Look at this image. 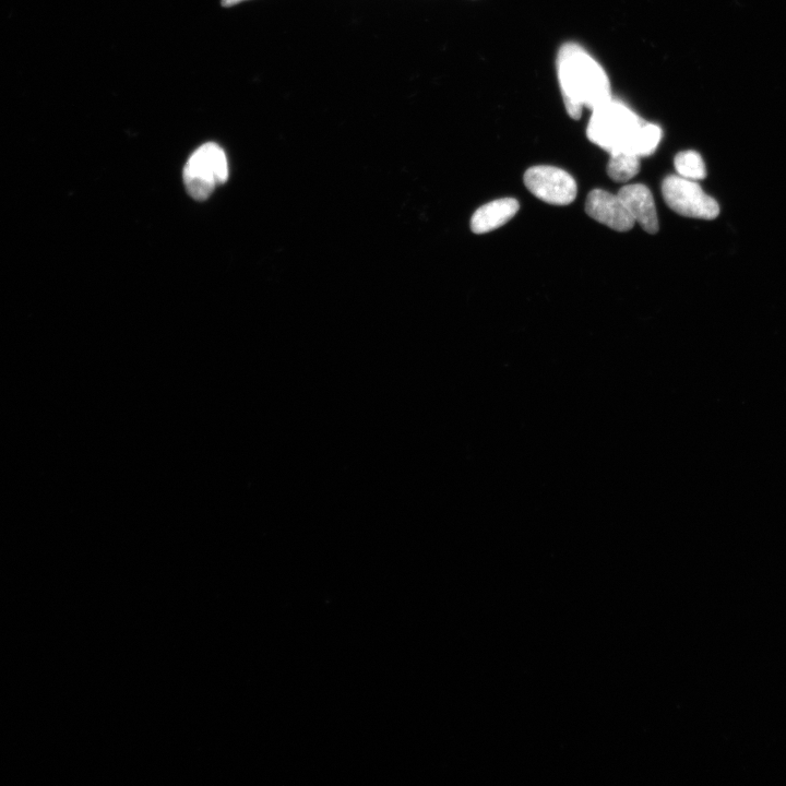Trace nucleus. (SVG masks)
Returning <instances> with one entry per match:
<instances>
[{
    "mask_svg": "<svg viewBox=\"0 0 786 786\" xmlns=\"http://www.w3.org/2000/svg\"><path fill=\"white\" fill-rule=\"evenodd\" d=\"M661 139L662 130L659 126L643 122L624 151L633 153L639 158L649 157L657 150Z\"/></svg>",
    "mask_w": 786,
    "mask_h": 786,
    "instance_id": "obj_9",
    "label": "nucleus"
},
{
    "mask_svg": "<svg viewBox=\"0 0 786 786\" xmlns=\"http://www.w3.org/2000/svg\"><path fill=\"white\" fill-rule=\"evenodd\" d=\"M557 73L567 113L579 119L583 107L593 111L612 99L611 83L602 66L576 43L561 47Z\"/></svg>",
    "mask_w": 786,
    "mask_h": 786,
    "instance_id": "obj_1",
    "label": "nucleus"
},
{
    "mask_svg": "<svg viewBox=\"0 0 786 786\" xmlns=\"http://www.w3.org/2000/svg\"><path fill=\"white\" fill-rule=\"evenodd\" d=\"M607 175L617 183H627L640 172V158L627 151L610 154Z\"/></svg>",
    "mask_w": 786,
    "mask_h": 786,
    "instance_id": "obj_10",
    "label": "nucleus"
},
{
    "mask_svg": "<svg viewBox=\"0 0 786 786\" xmlns=\"http://www.w3.org/2000/svg\"><path fill=\"white\" fill-rule=\"evenodd\" d=\"M524 184L535 197L555 206H567L577 197L574 177L554 166H534L524 174Z\"/></svg>",
    "mask_w": 786,
    "mask_h": 786,
    "instance_id": "obj_5",
    "label": "nucleus"
},
{
    "mask_svg": "<svg viewBox=\"0 0 786 786\" xmlns=\"http://www.w3.org/2000/svg\"><path fill=\"white\" fill-rule=\"evenodd\" d=\"M586 212L593 220L617 232L630 231L636 223L622 199L602 189L592 190L589 194Z\"/></svg>",
    "mask_w": 786,
    "mask_h": 786,
    "instance_id": "obj_6",
    "label": "nucleus"
},
{
    "mask_svg": "<svg viewBox=\"0 0 786 786\" xmlns=\"http://www.w3.org/2000/svg\"><path fill=\"white\" fill-rule=\"evenodd\" d=\"M519 208V202L514 198L492 201L473 214L471 229L475 234L497 230L514 218Z\"/></svg>",
    "mask_w": 786,
    "mask_h": 786,
    "instance_id": "obj_8",
    "label": "nucleus"
},
{
    "mask_svg": "<svg viewBox=\"0 0 786 786\" xmlns=\"http://www.w3.org/2000/svg\"><path fill=\"white\" fill-rule=\"evenodd\" d=\"M625 207L643 231L657 234L660 229L657 208L650 189L642 184L626 185L618 194Z\"/></svg>",
    "mask_w": 786,
    "mask_h": 786,
    "instance_id": "obj_7",
    "label": "nucleus"
},
{
    "mask_svg": "<svg viewBox=\"0 0 786 786\" xmlns=\"http://www.w3.org/2000/svg\"><path fill=\"white\" fill-rule=\"evenodd\" d=\"M228 180V158L223 149L213 142L198 148L184 169L187 192L198 201L208 199L214 189Z\"/></svg>",
    "mask_w": 786,
    "mask_h": 786,
    "instance_id": "obj_3",
    "label": "nucleus"
},
{
    "mask_svg": "<svg viewBox=\"0 0 786 786\" xmlns=\"http://www.w3.org/2000/svg\"><path fill=\"white\" fill-rule=\"evenodd\" d=\"M642 123L627 105L612 98L592 111L587 135L593 144L611 154L624 151Z\"/></svg>",
    "mask_w": 786,
    "mask_h": 786,
    "instance_id": "obj_2",
    "label": "nucleus"
},
{
    "mask_svg": "<svg viewBox=\"0 0 786 786\" xmlns=\"http://www.w3.org/2000/svg\"><path fill=\"white\" fill-rule=\"evenodd\" d=\"M662 194L666 205L683 217L704 220L719 217L717 200L707 195L695 181L680 175L668 176L662 184Z\"/></svg>",
    "mask_w": 786,
    "mask_h": 786,
    "instance_id": "obj_4",
    "label": "nucleus"
},
{
    "mask_svg": "<svg viewBox=\"0 0 786 786\" xmlns=\"http://www.w3.org/2000/svg\"><path fill=\"white\" fill-rule=\"evenodd\" d=\"M243 2H246V0H222V6L223 7H232V6H235L237 4H241Z\"/></svg>",
    "mask_w": 786,
    "mask_h": 786,
    "instance_id": "obj_12",
    "label": "nucleus"
},
{
    "mask_svg": "<svg viewBox=\"0 0 786 786\" xmlns=\"http://www.w3.org/2000/svg\"><path fill=\"white\" fill-rule=\"evenodd\" d=\"M675 169L681 177L690 181H701L707 177L705 161L693 150L678 153L674 160Z\"/></svg>",
    "mask_w": 786,
    "mask_h": 786,
    "instance_id": "obj_11",
    "label": "nucleus"
}]
</instances>
